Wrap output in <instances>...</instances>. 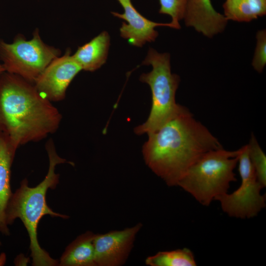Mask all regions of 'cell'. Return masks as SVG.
<instances>
[{"mask_svg":"<svg viewBox=\"0 0 266 266\" xmlns=\"http://www.w3.org/2000/svg\"><path fill=\"white\" fill-rule=\"evenodd\" d=\"M142 226V223H138L122 230L96 234L94 244L97 266H121L124 265Z\"/></svg>","mask_w":266,"mask_h":266,"instance_id":"9","label":"cell"},{"mask_svg":"<svg viewBox=\"0 0 266 266\" xmlns=\"http://www.w3.org/2000/svg\"><path fill=\"white\" fill-rule=\"evenodd\" d=\"M142 64L152 66L150 72L140 77V80L150 87L152 106L147 120L134 129L135 133L139 135L156 131L185 107L175 100L180 77L171 73L169 54L150 48Z\"/></svg>","mask_w":266,"mask_h":266,"instance_id":"5","label":"cell"},{"mask_svg":"<svg viewBox=\"0 0 266 266\" xmlns=\"http://www.w3.org/2000/svg\"><path fill=\"white\" fill-rule=\"evenodd\" d=\"M257 45L252 66L258 72L261 73L266 64V31H259L256 34Z\"/></svg>","mask_w":266,"mask_h":266,"instance_id":"19","label":"cell"},{"mask_svg":"<svg viewBox=\"0 0 266 266\" xmlns=\"http://www.w3.org/2000/svg\"><path fill=\"white\" fill-rule=\"evenodd\" d=\"M109 45V35L103 31L79 47L72 56L82 70L94 71L106 62Z\"/></svg>","mask_w":266,"mask_h":266,"instance_id":"13","label":"cell"},{"mask_svg":"<svg viewBox=\"0 0 266 266\" xmlns=\"http://www.w3.org/2000/svg\"><path fill=\"white\" fill-rule=\"evenodd\" d=\"M95 234L88 231L77 237L66 247L59 266H97L94 244Z\"/></svg>","mask_w":266,"mask_h":266,"instance_id":"14","label":"cell"},{"mask_svg":"<svg viewBox=\"0 0 266 266\" xmlns=\"http://www.w3.org/2000/svg\"><path fill=\"white\" fill-rule=\"evenodd\" d=\"M82 69L68 49L61 57L54 59L35 80L37 90L50 101L65 99L66 89Z\"/></svg>","mask_w":266,"mask_h":266,"instance_id":"8","label":"cell"},{"mask_svg":"<svg viewBox=\"0 0 266 266\" xmlns=\"http://www.w3.org/2000/svg\"><path fill=\"white\" fill-rule=\"evenodd\" d=\"M239 149L237 165L241 184L233 193L218 196L215 200L220 202L222 210L230 217L248 219L256 216L266 207V196L261 194L264 187L257 179L247 144Z\"/></svg>","mask_w":266,"mask_h":266,"instance_id":"7","label":"cell"},{"mask_svg":"<svg viewBox=\"0 0 266 266\" xmlns=\"http://www.w3.org/2000/svg\"><path fill=\"white\" fill-rule=\"evenodd\" d=\"M224 15L228 20L250 22L266 14V0H226Z\"/></svg>","mask_w":266,"mask_h":266,"instance_id":"15","label":"cell"},{"mask_svg":"<svg viewBox=\"0 0 266 266\" xmlns=\"http://www.w3.org/2000/svg\"><path fill=\"white\" fill-rule=\"evenodd\" d=\"M49 159V167L44 179L34 187L29 186L27 179H23L10 199L8 204L5 219L8 226L17 218L23 223L30 238V250L34 266H59V261L53 259L39 245L37 228L40 220L46 215L52 217L68 218L67 215L53 211L46 202L49 189H54L59 183V174L55 172L57 165L69 163L57 154L54 142L49 140L45 144Z\"/></svg>","mask_w":266,"mask_h":266,"instance_id":"3","label":"cell"},{"mask_svg":"<svg viewBox=\"0 0 266 266\" xmlns=\"http://www.w3.org/2000/svg\"><path fill=\"white\" fill-rule=\"evenodd\" d=\"M4 71H5V70L3 65H1V64H0V75L3 72H4Z\"/></svg>","mask_w":266,"mask_h":266,"instance_id":"20","label":"cell"},{"mask_svg":"<svg viewBox=\"0 0 266 266\" xmlns=\"http://www.w3.org/2000/svg\"><path fill=\"white\" fill-rule=\"evenodd\" d=\"M240 149L212 150L200 157L187 170L177 186L200 204L209 206L218 196L228 193L230 184L237 180L234 173Z\"/></svg>","mask_w":266,"mask_h":266,"instance_id":"4","label":"cell"},{"mask_svg":"<svg viewBox=\"0 0 266 266\" xmlns=\"http://www.w3.org/2000/svg\"><path fill=\"white\" fill-rule=\"evenodd\" d=\"M184 18L187 26L208 37L223 31L228 21L215 10L211 0H188Z\"/></svg>","mask_w":266,"mask_h":266,"instance_id":"11","label":"cell"},{"mask_svg":"<svg viewBox=\"0 0 266 266\" xmlns=\"http://www.w3.org/2000/svg\"><path fill=\"white\" fill-rule=\"evenodd\" d=\"M1 245V241H0V246Z\"/></svg>","mask_w":266,"mask_h":266,"instance_id":"21","label":"cell"},{"mask_svg":"<svg viewBox=\"0 0 266 266\" xmlns=\"http://www.w3.org/2000/svg\"><path fill=\"white\" fill-rule=\"evenodd\" d=\"M124 9V13L112 12L116 17L123 19L120 28V35L128 40L133 46L142 47L147 42L155 40L158 33L155 30L157 27H168L174 28L171 23H160L149 20L142 16L132 3L131 0H117Z\"/></svg>","mask_w":266,"mask_h":266,"instance_id":"10","label":"cell"},{"mask_svg":"<svg viewBox=\"0 0 266 266\" xmlns=\"http://www.w3.org/2000/svg\"><path fill=\"white\" fill-rule=\"evenodd\" d=\"M247 145L249 158L254 168L257 179L265 187L266 186V156L253 134H252Z\"/></svg>","mask_w":266,"mask_h":266,"instance_id":"17","label":"cell"},{"mask_svg":"<svg viewBox=\"0 0 266 266\" xmlns=\"http://www.w3.org/2000/svg\"><path fill=\"white\" fill-rule=\"evenodd\" d=\"M62 119L33 83L8 72L0 75V132L15 148L54 133Z\"/></svg>","mask_w":266,"mask_h":266,"instance_id":"2","label":"cell"},{"mask_svg":"<svg viewBox=\"0 0 266 266\" xmlns=\"http://www.w3.org/2000/svg\"><path fill=\"white\" fill-rule=\"evenodd\" d=\"M60 55L59 49L42 41L37 30L29 40L22 35L10 44L0 40V57L5 70L32 83Z\"/></svg>","mask_w":266,"mask_h":266,"instance_id":"6","label":"cell"},{"mask_svg":"<svg viewBox=\"0 0 266 266\" xmlns=\"http://www.w3.org/2000/svg\"><path fill=\"white\" fill-rule=\"evenodd\" d=\"M148 135L142 147L145 163L168 186H177L188 168L204 153L223 148L185 107Z\"/></svg>","mask_w":266,"mask_h":266,"instance_id":"1","label":"cell"},{"mask_svg":"<svg viewBox=\"0 0 266 266\" xmlns=\"http://www.w3.org/2000/svg\"><path fill=\"white\" fill-rule=\"evenodd\" d=\"M148 266H196L197 263L192 251L187 248L160 251L147 257Z\"/></svg>","mask_w":266,"mask_h":266,"instance_id":"16","label":"cell"},{"mask_svg":"<svg viewBox=\"0 0 266 266\" xmlns=\"http://www.w3.org/2000/svg\"><path fill=\"white\" fill-rule=\"evenodd\" d=\"M159 13L169 15L174 29H179V21L184 18L188 0H159Z\"/></svg>","mask_w":266,"mask_h":266,"instance_id":"18","label":"cell"},{"mask_svg":"<svg viewBox=\"0 0 266 266\" xmlns=\"http://www.w3.org/2000/svg\"><path fill=\"white\" fill-rule=\"evenodd\" d=\"M17 150L0 132V233L6 236L10 235V231L5 213L13 195L10 184L11 167Z\"/></svg>","mask_w":266,"mask_h":266,"instance_id":"12","label":"cell"}]
</instances>
